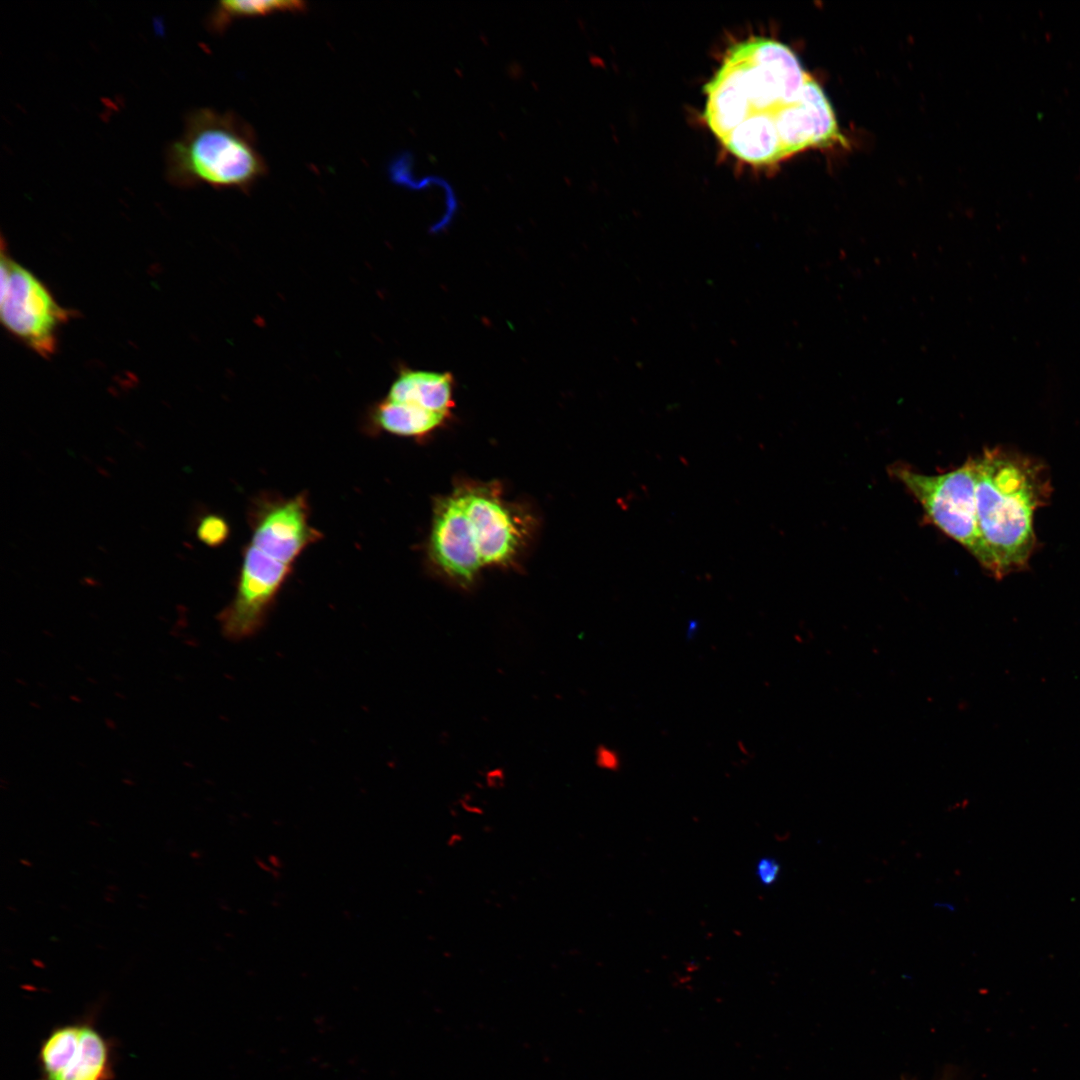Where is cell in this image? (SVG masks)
Returning <instances> with one entry per match:
<instances>
[{"instance_id":"cell-12","label":"cell","mask_w":1080,"mask_h":1080,"mask_svg":"<svg viewBox=\"0 0 1080 1080\" xmlns=\"http://www.w3.org/2000/svg\"><path fill=\"white\" fill-rule=\"evenodd\" d=\"M447 417L417 405L385 398L371 407L368 420L374 430L420 437L439 427Z\"/></svg>"},{"instance_id":"cell-13","label":"cell","mask_w":1080,"mask_h":1080,"mask_svg":"<svg viewBox=\"0 0 1080 1080\" xmlns=\"http://www.w3.org/2000/svg\"><path fill=\"white\" fill-rule=\"evenodd\" d=\"M307 3L294 0L221 1L208 16V28L223 33L230 24L239 19L265 17L277 13H302Z\"/></svg>"},{"instance_id":"cell-7","label":"cell","mask_w":1080,"mask_h":1080,"mask_svg":"<svg viewBox=\"0 0 1080 1080\" xmlns=\"http://www.w3.org/2000/svg\"><path fill=\"white\" fill-rule=\"evenodd\" d=\"M293 566L249 542L243 553L235 596L219 615L227 638L242 640L261 629Z\"/></svg>"},{"instance_id":"cell-1","label":"cell","mask_w":1080,"mask_h":1080,"mask_svg":"<svg viewBox=\"0 0 1080 1080\" xmlns=\"http://www.w3.org/2000/svg\"><path fill=\"white\" fill-rule=\"evenodd\" d=\"M811 76L781 42L753 37L732 46L705 85L704 120L738 159L770 165L787 158L793 110Z\"/></svg>"},{"instance_id":"cell-5","label":"cell","mask_w":1080,"mask_h":1080,"mask_svg":"<svg viewBox=\"0 0 1080 1080\" xmlns=\"http://www.w3.org/2000/svg\"><path fill=\"white\" fill-rule=\"evenodd\" d=\"M0 314L4 327L43 358L56 352L58 332L72 315L31 271L1 252Z\"/></svg>"},{"instance_id":"cell-10","label":"cell","mask_w":1080,"mask_h":1080,"mask_svg":"<svg viewBox=\"0 0 1080 1080\" xmlns=\"http://www.w3.org/2000/svg\"><path fill=\"white\" fill-rule=\"evenodd\" d=\"M430 553L446 574L464 585L483 567L458 490L435 505Z\"/></svg>"},{"instance_id":"cell-9","label":"cell","mask_w":1080,"mask_h":1080,"mask_svg":"<svg viewBox=\"0 0 1080 1080\" xmlns=\"http://www.w3.org/2000/svg\"><path fill=\"white\" fill-rule=\"evenodd\" d=\"M457 490L482 565L510 561L523 537L522 528L512 510L493 488L465 487Z\"/></svg>"},{"instance_id":"cell-4","label":"cell","mask_w":1080,"mask_h":1080,"mask_svg":"<svg viewBox=\"0 0 1080 1080\" xmlns=\"http://www.w3.org/2000/svg\"><path fill=\"white\" fill-rule=\"evenodd\" d=\"M891 472L917 499L929 519L982 564L984 552L976 516L974 460L936 475L904 466H895Z\"/></svg>"},{"instance_id":"cell-16","label":"cell","mask_w":1080,"mask_h":1080,"mask_svg":"<svg viewBox=\"0 0 1080 1080\" xmlns=\"http://www.w3.org/2000/svg\"><path fill=\"white\" fill-rule=\"evenodd\" d=\"M596 763L600 768L618 770L620 758L616 751L600 745L596 751Z\"/></svg>"},{"instance_id":"cell-15","label":"cell","mask_w":1080,"mask_h":1080,"mask_svg":"<svg viewBox=\"0 0 1080 1080\" xmlns=\"http://www.w3.org/2000/svg\"><path fill=\"white\" fill-rule=\"evenodd\" d=\"M781 865L773 857H762L755 868L757 879L763 886L773 885L780 875Z\"/></svg>"},{"instance_id":"cell-8","label":"cell","mask_w":1080,"mask_h":1080,"mask_svg":"<svg viewBox=\"0 0 1080 1080\" xmlns=\"http://www.w3.org/2000/svg\"><path fill=\"white\" fill-rule=\"evenodd\" d=\"M310 508L302 493L290 498L264 496L253 505L250 542L294 565L299 555L321 538L309 523Z\"/></svg>"},{"instance_id":"cell-2","label":"cell","mask_w":1080,"mask_h":1080,"mask_svg":"<svg viewBox=\"0 0 1080 1080\" xmlns=\"http://www.w3.org/2000/svg\"><path fill=\"white\" fill-rule=\"evenodd\" d=\"M982 566L1001 578L1023 568L1035 545L1033 515L1048 482L1039 464L1000 449L973 459Z\"/></svg>"},{"instance_id":"cell-3","label":"cell","mask_w":1080,"mask_h":1080,"mask_svg":"<svg viewBox=\"0 0 1080 1080\" xmlns=\"http://www.w3.org/2000/svg\"><path fill=\"white\" fill-rule=\"evenodd\" d=\"M252 127L232 112L199 108L166 153V176L178 187L209 185L249 192L267 174Z\"/></svg>"},{"instance_id":"cell-11","label":"cell","mask_w":1080,"mask_h":1080,"mask_svg":"<svg viewBox=\"0 0 1080 1080\" xmlns=\"http://www.w3.org/2000/svg\"><path fill=\"white\" fill-rule=\"evenodd\" d=\"M454 379L449 372L403 367L393 381L387 398L411 403L449 417L454 406Z\"/></svg>"},{"instance_id":"cell-6","label":"cell","mask_w":1080,"mask_h":1080,"mask_svg":"<svg viewBox=\"0 0 1080 1080\" xmlns=\"http://www.w3.org/2000/svg\"><path fill=\"white\" fill-rule=\"evenodd\" d=\"M37 1080H112L113 1044L93 1017L55 1026L41 1041Z\"/></svg>"},{"instance_id":"cell-14","label":"cell","mask_w":1080,"mask_h":1080,"mask_svg":"<svg viewBox=\"0 0 1080 1080\" xmlns=\"http://www.w3.org/2000/svg\"><path fill=\"white\" fill-rule=\"evenodd\" d=\"M197 536L201 542L216 547L223 544L229 536V526L224 518L210 514L203 517L197 526Z\"/></svg>"}]
</instances>
